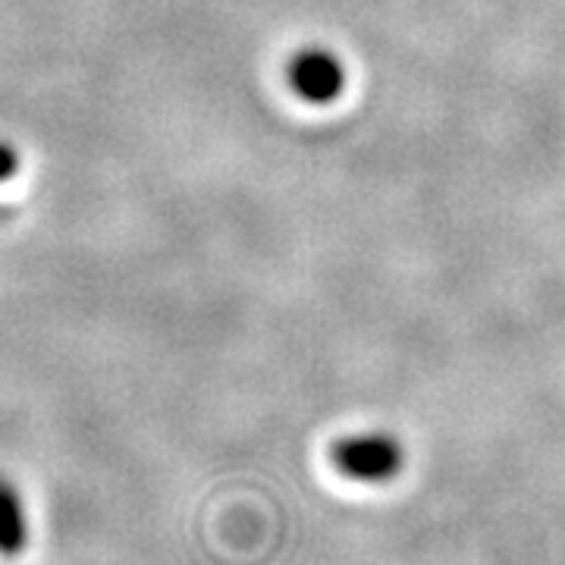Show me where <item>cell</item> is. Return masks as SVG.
Returning a JSON list of instances; mask_svg holds the SVG:
<instances>
[{"instance_id":"obj_1","label":"cell","mask_w":565,"mask_h":565,"mask_svg":"<svg viewBox=\"0 0 565 565\" xmlns=\"http://www.w3.org/2000/svg\"><path fill=\"white\" fill-rule=\"evenodd\" d=\"M333 465L345 478H355V481H367V484L390 481L403 468V449L393 437H384V434L349 437L333 446Z\"/></svg>"},{"instance_id":"obj_2","label":"cell","mask_w":565,"mask_h":565,"mask_svg":"<svg viewBox=\"0 0 565 565\" xmlns=\"http://www.w3.org/2000/svg\"><path fill=\"white\" fill-rule=\"evenodd\" d=\"M286 79L302 102L333 104L343 95L345 70L337 54L323 47H305L289 61Z\"/></svg>"},{"instance_id":"obj_3","label":"cell","mask_w":565,"mask_h":565,"mask_svg":"<svg viewBox=\"0 0 565 565\" xmlns=\"http://www.w3.org/2000/svg\"><path fill=\"white\" fill-rule=\"evenodd\" d=\"M29 544V515L17 487L0 478V553L17 556Z\"/></svg>"},{"instance_id":"obj_4","label":"cell","mask_w":565,"mask_h":565,"mask_svg":"<svg viewBox=\"0 0 565 565\" xmlns=\"http://www.w3.org/2000/svg\"><path fill=\"white\" fill-rule=\"evenodd\" d=\"M7 170H10V158L0 151V180H3V173H7Z\"/></svg>"}]
</instances>
